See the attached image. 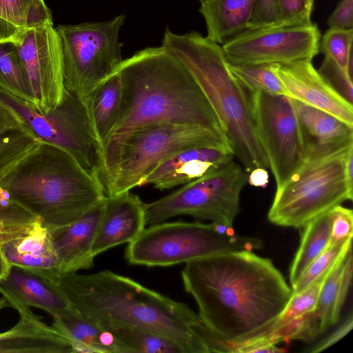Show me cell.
I'll use <instances>...</instances> for the list:
<instances>
[{
    "instance_id": "cell-1",
    "label": "cell",
    "mask_w": 353,
    "mask_h": 353,
    "mask_svg": "<svg viewBox=\"0 0 353 353\" xmlns=\"http://www.w3.org/2000/svg\"><path fill=\"white\" fill-rule=\"evenodd\" d=\"M181 275L203 323L227 345L265 333L292 294L272 260L254 251L227 252L189 261Z\"/></svg>"
},
{
    "instance_id": "cell-2",
    "label": "cell",
    "mask_w": 353,
    "mask_h": 353,
    "mask_svg": "<svg viewBox=\"0 0 353 353\" xmlns=\"http://www.w3.org/2000/svg\"><path fill=\"white\" fill-rule=\"evenodd\" d=\"M114 72L121 81L122 101L102 150L138 128L156 124L199 125L225 136L196 80L163 46L137 51Z\"/></svg>"
},
{
    "instance_id": "cell-3",
    "label": "cell",
    "mask_w": 353,
    "mask_h": 353,
    "mask_svg": "<svg viewBox=\"0 0 353 353\" xmlns=\"http://www.w3.org/2000/svg\"><path fill=\"white\" fill-rule=\"evenodd\" d=\"M54 285L71 307L94 321L136 327L168 338L183 353H210L196 332L203 321L187 304L105 270L60 275Z\"/></svg>"
},
{
    "instance_id": "cell-4",
    "label": "cell",
    "mask_w": 353,
    "mask_h": 353,
    "mask_svg": "<svg viewBox=\"0 0 353 353\" xmlns=\"http://www.w3.org/2000/svg\"><path fill=\"white\" fill-rule=\"evenodd\" d=\"M1 190L50 232L75 221L106 196L100 181L68 151L40 139L6 176Z\"/></svg>"
},
{
    "instance_id": "cell-5",
    "label": "cell",
    "mask_w": 353,
    "mask_h": 353,
    "mask_svg": "<svg viewBox=\"0 0 353 353\" xmlns=\"http://www.w3.org/2000/svg\"><path fill=\"white\" fill-rule=\"evenodd\" d=\"M162 46L191 72L212 105L230 145L245 170L269 168L257 133L248 91L231 72L221 46L197 31L164 32Z\"/></svg>"
},
{
    "instance_id": "cell-6",
    "label": "cell",
    "mask_w": 353,
    "mask_h": 353,
    "mask_svg": "<svg viewBox=\"0 0 353 353\" xmlns=\"http://www.w3.org/2000/svg\"><path fill=\"white\" fill-rule=\"evenodd\" d=\"M196 146L231 149L224 135L199 125L156 124L128 133L102 150L99 181L105 195L112 196L140 187L161 161Z\"/></svg>"
},
{
    "instance_id": "cell-7",
    "label": "cell",
    "mask_w": 353,
    "mask_h": 353,
    "mask_svg": "<svg viewBox=\"0 0 353 353\" xmlns=\"http://www.w3.org/2000/svg\"><path fill=\"white\" fill-rule=\"evenodd\" d=\"M263 248L261 238L239 235L225 225L164 221L145 228L128 243L125 258L132 265L168 267L220 253Z\"/></svg>"
},
{
    "instance_id": "cell-8",
    "label": "cell",
    "mask_w": 353,
    "mask_h": 353,
    "mask_svg": "<svg viewBox=\"0 0 353 353\" xmlns=\"http://www.w3.org/2000/svg\"><path fill=\"white\" fill-rule=\"evenodd\" d=\"M352 147L329 155L305 159L276 189L268 220L279 226L302 228L344 201H352L353 189L346 181L345 166Z\"/></svg>"
},
{
    "instance_id": "cell-9",
    "label": "cell",
    "mask_w": 353,
    "mask_h": 353,
    "mask_svg": "<svg viewBox=\"0 0 353 353\" xmlns=\"http://www.w3.org/2000/svg\"><path fill=\"white\" fill-rule=\"evenodd\" d=\"M125 16L103 21L59 25L64 86L83 103L123 61L119 39Z\"/></svg>"
},
{
    "instance_id": "cell-10",
    "label": "cell",
    "mask_w": 353,
    "mask_h": 353,
    "mask_svg": "<svg viewBox=\"0 0 353 353\" xmlns=\"http://www.w3.org/2000/svg\"><path fill=\"white\" fill-rule=\"evenodd\" d=\"M249 173L232 160L169 194L145 203L146 226L188 215L232 228Z\"/></svg>"
},
{
    "instance_id": "cell-11",
    "label": "cell",
    "mask_w": 353,
    "mask_h": 353,
    "mask_svg": "<svg viewBox=\"0 0 353 353\" xmlns=\"http://www.w3.org/2000/svg\"><path fill=\"white\" fill-rule=\"evenodd\" d=\"M0 97L19 113L37 138L65 149L83 169L99 180L101 145L85 105L79 98L65 90L59 105L41 114L1 90Z\"/></svg>"
},
{
    "instance_id": "cell-12",
    "label": "cell",
    "mask_w": 353,
    "mask_h": 353,
    "mask_svg": "<svg viewBox=\"0 0 353 353\" xmlns=\"http://www.w3.org/2000/svg\"><path fill=\"white\" fill-rule=\"evenodd\" d=\"M6 40L19 51L29 87V106L46 114L59 105L65 88L61 46L52 20L20 30Z\"/></svg>"
},
{
    "instance_id": "cell-13",
    "label": "cell",
    "mask_w": 353,
    "mask_h": 353,
    "mask_svg": "<svg viewBox=\"0 0 353 353\" xmlns=\"http://www.w3.org/2000/svg\"><path fill=\"white\" fill-rule=\"evenodd\" d=\"M248 92L259 138L277 188L305 160L299 125L288 97Z\"/></svg>"
},
{
    "instance_id": "cell-14",
    "label": "cell",
    "mask_w": 353,
    "mask_h": 353,
    "mask_svg": "<svg viewBox=\"0 0 353 353\" xmlns=\"http://www.w3.org/2000/svg\"><path fill=\"white\" fill-rule=\"evenodd\" d=\"M316 23L248 28L221 46L230 64L286 63L312 59L319 52Z\"/></svg>"
},
{
    "instance_id": "cell-15",
    "label": "cell",
    "mask_w": 353,
    "mask_h": 353,
    "mask_svg": "<svg viewBox=\"0 0 353 353\" xmlns=\"http://www.w3.org/2000/svg\"><path fill=\"white\" fill-rule=\"evenodd\" d=\"M307 59L274 65L288 97L327 112L353 126V106L321 76Z\"/></svg>"
},
{
    "instance_id": "cell-16",
    "label": "cell",
    "mask_w": 353,
    "mask_h": 353,
    "mask_svg": "<svg viewBox=\"0 0 353 353\" xmlns=\"http://www.w3.org/2000/svg\"><path fill=\"white\" fill-rule=\"evenodd\" d=\"M234 157L230 148H187L159 163L143 179L141 186L152 185L163 190L185 185L230 162Z\"/></svg>"
},
{
    "instance_id": "cell-17",
    "label": "cell",
    "mask_w": 353,
    "mask_h": 353,
    "mask_svg": "<svg viewBox=\"0 0 353 353\" xmlns=\"http://www.w3.org/2000/svg\"><path fill=\"white\" fill-rule=\"evenodd\" d=\"M107 196L72 223L51 232L60 275L91 268L92 247L102 219Z\"/></svg>"
},
{
    "instance_id": "cell-18",
    "label": "cell",
    "mask_w": 353,
    "mask_h": 353,
    "mask_svg": "<svg viewBox=\"0 0 353 353\" xmlns=\"http://www.w3.org/2000/svg\"><path fill=\"white\" fill-rule=\"evenodd\" d=\"M289 99L299 125L305 159L329 155L353 145V126L327 112Z\"/></svg>"
},
{
    "instance_id": "cell-19",
    "label": "cell",
    "mask_w": 353,
    "mask_h": 353,
    "mask_svg": "<svg viewBox=\"0 0 353 353\" xmlns=\"http://www.w3.org/2000/svg\"><path fill=\"white\" fill-rule=\"evenodd\" d=\"M145 203L130 191L107 196L92 247L94 256L136 239L145 228Z\"/></svg>"
},
{
    "instance_id": "cell-20",
    "label": "cell",
    "mask_w": 353,
    "mask_h": 353,
    "mask_svg": "<svg viewBox=\"0 0 353 353\" xmlns=\"http://www.w3.org/2000/svg\"><path fill=\"white\" fill-rule=\"evenodd\" d=\"M0 245L10 265L19 267L54 285L60 276L51 232L40 219L21 236Z\"/></svg>"
},
{
    "instance_id": "cell-21",
    "label": "cell",
    "mask_w": 353,
    "mask_h": 353,
    "mask_svg": "<svg viewBox=\"0 0 353 353\" xmlns=\"http://www.w3.org/2000/svg\"><path fill=\"white\" fill-rule=\"evenodd\" d=\"M10 307L19 319L11 329L0 332V353H74L69 342L30 307L20 303Z\"/></svg>"
},
{
    "instance_id": "cell-22",
    "label": "cell",
    "mask_w": 353,
    "mask_h": 353,
    "mask_svg": "<svg viewBox=\"0 0 353 353\" xmlns=\"http://www.w3.org/2000/svg\"><path fill=\"white\" fill-rule=\"evenodd\" d=\"M0 294L8 303H20L41 309L52 316L68 310L66 297L54 285L19 268L11 265L0 281Z\"/></svg>"
},
{
    "instance_id": "cell-23",
    "label": "cell",
    "mask_w": 353,
    "mask_h": 353,
    "mask_svg": "<svg viewBox=\"0 0 353 353\" xmlns=\"http://www.w3.org/2000/svg\"><path fill=\"white\" fill-rule=\"evenodd\" d=\"M52 326L69 342L74 352L128 353L110 332L72 307L52 316Z\"/></svg>"
},
{
    "instance_id": "cell-24",
    "label": "cell",
    "mask_w": 353,
    "mask_h": 353,
    "mask_svg": "<svg viewBox=\"0 0 353 353\" xmlns=\"http://www.w3.org/2000/svg\"><path fill=\"white\" fill-rule=\"evenodd\" d=\"M255 0H203L199 12L207 28L206 38L220 46L249 28Z\"/></svg>"
},
{
    "instance_id": "cell-25",
    "label": "cell",
    "mask_w": 353,
    "mask_h": 353,
    "mask_svg": "<svg viewBox=\"0 0 353 353\" xmlns=\"http://www.w3.org/2000/svg\"><path fill=\"white\" fill-rule=\"evenodd\" d=\"M352 250L350 249L327 272L321 286L314 314L321 334L339 321L352 277Z\"/></svg>"
},
{
    "instance_id": "cell-26",
    "label": "cell",
    "mask_w": 353,
    "mask_h": 353,
    "mask_svg": "<svg viewBox=\"0 0 353 353\" xmlns=\"http://www.w3.org/2000/svg\"><path fill=\"white\" fill-rule=\"evenodd\" d=\"M121 101V81L114 72L93 90L84 102L101 149L117 122Z\"/></svg>"
},
{
    "instance_id": "cell-27",
    "label": "cell",
    "mask_w": 353,
    "mask_h": 353,
    "mask_svg": "<svg viewBox=\"0 0 353 353\" xmlns=\"http://www.w3.org/2000/svg\"><path fill=\"white\" fill-rule=\"evenodd\" d=\"M332 210L316 217L302 228L304 230L300 245L290 268L291 287L329 245L332 224Z\"/></svg>"
},
{
    "instance_id": "cell-28",
    "label": "cell",
    "mask_w": 353,
    "mask_h": 353,
    "mask_svg": "<svg viewBox=\"0 0 353 353\" xmlns=\"http://www.w3.org/2000/svg\"><path fill=\"white\" fill-rule=\"evenodd\" d=\"M52 20L44 0H0V41Z\"/></svg>"
},
{
    "instance_id": "cell-29",
    "label": "cell",
    "mask_w": 353,
    "mask_h": 353,
    "mask_svg": "<svg viewBox=\"0 0 353 353\" xmlns=\"http://www.w3.org/2000/svg\"><path fill=\"white\" fill-rule=\"evenodd\" d=\"M99 323L125 346L128 353H183L174 342L150 330L136 327Z\"/></svg>"
},
{
    "instance_id": "cell-30",
    "label": "cell",
    "mask_w": 353,
    "mask_h": 353,
    "mask_svg": "<svg viewBox=\"0 0 353 353\" xmlns=\"http://www.w3.org/2000/svg\"><path fill=\"white\" fill-rule=\"evenodd\" d=\"M0 90L30 105L26 72L15 44L0 41Z\"/></svg>"
},
{
    "instance_id": "cell-31",
    "label": "cell",
    "mask_w": 353,
    "mask_h": 353,
    "mask_svg": "<svg viewBox=\"0 0 353 353\" xmlns=\"http://www.w3.org/2000/svg\"><path fill=\"white\" fill-rule=\"evenodd\" d=\"M275 64L229 63V68L234 77L248 92H261L288 97V92L275 72Z\"/></svg>"
},
{
    "instance_id": "cell-32",
    "label": "cell",
    "mask_w": 353,
    "mask_h": 353,
    "mask_svg": "<svg viewBox=\"0 0 353 353\" xmlns=\"http://www.w3.org/2000/svg\"><path fill=\"white\" fill-rule=\"evenodd\" d=\"M39 141L30 128L0 134V191L6 176L35 148Z\"/></svg>"
},
{
    "instance_id": "cell-33",
    "label": "cell",
    "mask_w": 353,
    "mask_h": 353,
    "mask_svg": "<svg viewBox=\"0 0 353 353\" xmlns=\"http://www.w3.org/2000/svg\"><path fill=\"white\" fill-rule=\"evenodd\" d=\"M353 29L329 28L321 37L319 51L352 77Z\"/></svg>"
},
{
    "instance_id": "cell-34",
    "label": "cell",
    "mask_w": 353,
    "mask_h": 353,
    "mask_svg": "<svg viewBox=\"0 0 353 353\" xmlns=\"http://www.w3.org/2000/svg\"><path fill=\"white\" fill-rule=\"evenodd\" d=\"M350 239L341 244L329 243L325 250L306 268L296 282L291 287L292 294L307 288L315 281L325 275L334 264L352 248Z\"/></svg>"
},
{
    "instance_id": "cell-35",
    "label": "cell",
    "mask_w": 353,
    "mask_h": 353,
    "mask_svg": "<svg viewBox=\"0 0 353 353\" xmlns=\"http://www.w3.org/2000/svg\"><path fill=\"white\" fill-rule=\"evenodd\" d=\"M39 219L0 191V232L25 230Z\"/></svg>"
},
{
    "instance_id": "cell-36",
    "label": "cell",
    "mask_w": 353,
    "mask_h": 353,
    "mask_svg": "<svg viewBox=\"0 0 353 353\" xmlns=\"http://www.w3.org/2000/svg\"><path fill=\"white\" fill-rule=\"evenodd\" d=\"M327 274L300 292L292 294L277 320L285 322L312 311L316 306L321 286Z\"/></svg>"
},
{
    "instance_id": "cell-37",
    "label": "cell",
    "mask_w": 353,
    "mask_h": 353,
    "mask_svg": "<svg viewBox=\"0 0 353 353\" xmlns=\"http://www.w3.org/2000/svg\"><path fill=\"white\" fill-rule=\"evenodd\" d=\"M314 2L311 0H278L279 19L273 26H290L312 23Z\"/></svg>"
},
{
    "instance_id": "cell-38",
    "label": "cell",
    "mask_w": 353,
    "mask_h": 353,
    "mask_svg": "<svg viewBox=\"0 0 353 353\" xmlns=\"http://www.w3.org/2000/svg\"><path fill=\"white\" fill-rule=\"evenodd\" d=\"M318 72L330 85L352 104V77L346 71L332 59L325 56Z\"/></svg>"
},
{
    "instance_id": "cell-39",
    "label": "cell",
    "mask_w": 353,
    "mask_h": 353,
    "mask_svg": "<svg viewBox=\"0 0 353 353\" xmlns=\"http://www.w3.org/2000/svg\"><path fill=\"white\" fill-rule=\"evenodd\" d=\"M332 224L330 243L341 244L352 239L353 212L341 205L332 210Z\"/></svg>"
},
{
    "instance_id": "cell-40",
    "label": "cell",
    "mask_w": 353,
    "mask_h": 353,
    "mask_svg": "<svg viewBox=\"0 0 353 353\" xmlns=\"http://www.w3.org/2000/svg\"><path fill=\"white\" fill-rule=\"evenodd\" d=\"M278 19V0H255L248 28L273 26Z\"/></svg>"
},
{
    "instance_id": "cell-41",
    "label": "cell",
    "mask_w": 353,
    "mask_h": 353,
    "mask_svg": "<svg viewBox=\"0 0 353 353\" xmlns=\"http://www.w3.org/2000/svg\"><path fill=\"white\" fill-rule=\"evenodd\" d=\"M329 28L350 29L353 26V0H341L327 19Z\"/></svg>"
},
{
    "instance_id": "cell-42",
    "label": "cell",
    "mask_w": 353,
    "mask_h": 353,
    "mask_svg": "<svg viewBox=\"0 0 353 353\" xmlns=\"http://www.w3.org/2000/svg\"><path fill=\"white\" fill-rule=\"evenodd\" d=\"M352 326L353 316L350 314L334 331L321 341L310 347L306 352L317 353L327 349L346 336L352 330Z\"/></svg>"
},
{
    "instance_id": "cell-43",
    "label": "cell",
    "mask_w": 353,
    "mask_h": 353,
    "mask_svg": "<svg viewBox=\"0 0 353 353\" xmlns=\"http://www.w3.org/2000/svg\"><path fill=\"white\" fill-rule=\"evenodd\" d=\"M248 182L250 185L265 188L269 182L267 169L257 168L252 170L249 173Z\"/></svg>"
},
{
    "instance_id": "cell-44",
    "label": "cell",
    "mask_w": 353,
    "mask_h": 353,
    "mask_svg": "<svg viewBox=\"0 0 353 353\" xmlns=\"http://www.w3.org/2000/svg\"><path fill=\"white\" fill-rule=\"evenodd\" d=\"M1 244V243H0ZM11 265L5 258L0 245V281L2 280L9 272Z\"/></svg>"
},
{
    "instance_id": "cell-45",
    "label": "cell",
    "mask_w": 353,
    "mask_h": 353,
    "mask_svg": "<svg viewBox=\"0 0 353 353\" xmlns=\"http://www.w3.org/2000/svg\"><path fill=\"white\" fill-rule=\"evenodd\" d=\"M25 230L0 232V243L9 241L23 234Z\"/></svg>"
},
{
    "instance_id": "cell-46",
    "label": "cell",
    "mask_w": 353,
    "mask_h": 353,
    "mask_svg": "<svg viewBox=\"0 0 353 353\" xmlns=\"http://www.w3.org/2000/svg\"><path fill=\"white\" fill-rule=\"evenodd\" d=\"M6 307H9L8 303L6 299L1 296V297H0V311Z\"/></svg>"
},
{
    "instance_id": "cell-47",
    "label": "cell",
    "mask_w": 353,
    "mask_h": 353,
    "mask_svg": "<svg viewBox=\"0 0 353 353\" xmlns=\"http://www.w3.org/2000/svg\"><path fill=\"white\" fill-rule=\"evenodd\" d=\"M198 1H199L201 2V1H203V0H198Z\"/></svg>"
},
{
    "instance_id": "cell-48",
    "label": "cell",
    "mask_w": 353,
    "mask_h": 353,
    "mask_svg": "<svg viewBox=\"0 0 353 353\" xmlns=\"http://www.w3.org/2000/svg\"><path fill=\"white\" fill-rule=\"evenodd\" d=\"M311 1H312V2H314V0H311Z\"/></svg>"
}]
</instances>
